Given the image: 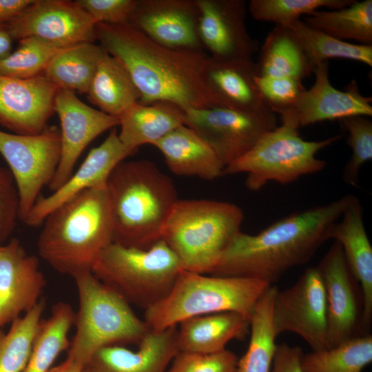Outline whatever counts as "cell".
I'll return each mask as SVG.
<instances>
[{
    "label": "cell",
    "instance_id": "cell-29",
    "mask_svg": "<svg viewBox=\"0 0 372 372\" xmlns=\"http://www.w3.org/2000/svg\"><path fill=\"white\" fill-rule=\"evenodd\" d=\"M87 94L99 110L118 118L141 98L127 71L107 52L99 63Z\"/></svg>",
    "mask_w": 372,
    "mask_h": 372
},
{
    "label": "cell",
    "instance_id": "cell-25",
    "mask_svg": "<svg viewBox=\"0 0 372 372\" xmlns=\"http://www.w3.org/2000/svg\"><path fill=\"white\" fill-rule=\"evenodd\" d=\"M256 75L253 61H219L209 56L206 79L220 106L250 112L269 110L255 83Z\"/></svg>",
    "mask_w": 372,
    "mask_h": 372
},
{
    "label": "cell",
    "instance_id": "cell-17",
    "mask_svg": "<svg viewBox=\"0 0 372 372\" xmlns=\"http://www.w3.org/2000/svg\"><path fill=\"white\" fill-rule=\"evenodd\" d=\"M198 31L203 49L219 61H253L258 50L246 28V3L242 0H196Z\"/></svg>",
    "mask_w": 372,
    "mask_h": 372
},
{
    "label": "cell",
    "instance_id": "cell-3",
    "mask_svg": "<svg viewBox=\"0 0 372 372\" xmlns=\"http://www.w3.org/2000/svg\"><path fill=\"white\" fill-rule=\"evenodd\" d=\"M114 242L146 249L161 240L164 226L178 201L172 178L147 160L123 161L107 185Z\"/></svg>",
    "mask_w": 372,
    "mask_h": 372
},
{
    "label": "cell",
    "instance_id": "cell-31",
    "mask_svg": "<svg viewBox=\"0 0 372 372\" xmlns=\"http://www.w3.org/2000/svg\"><path fill=\"white\" fill-rule=\"evenodd\" d=\"M278 288L271 285L258 300L250 320L248 348L238 359L236 372H271L277 344L272 308Z\"/></svg>",
    "mask_w": 372,
    "mask_h": 372
},
{
    "label": "cell",
    "instance_id": "cell-7",
    "mask_svg": "<svg viewBox=\"0 0 372 372\" xmlns=\"http://www.w3.org/2000/svg\"><path fill=\"white\" fill-rule=\"evenodd\" d=\"M73 278L79 308L74 320L76 331L67 358L84 369L90 358L101 349L138 344L149 331L130 304L100 281L90 270L80 272Z\"/></svg>",
    "mask_w": 372,
    "mask_h": 372
},
{
    "label": "cell",
    "instance_id": "cell-12",
    "mask_svg": "<svg viewBox=\"0 0 372 372\" xmlns=\"http://www.w3.org/2000/svg\"><path fill=\"white\" fill-rule=\"evenodd\" d=\"M272 321L277 336L293 333L312 351L328 349L326 293L317 267L307 268L293 285L278 289Z\"/></svg>",
    "mask_w": 372,
    "mask_h": 372
},
{
    "label": "cell",
    "instance_id": "cell-32",
    "mask_svg": "<svg viewBox=\"0 0 372 372\" xmlns=\"http://www.w3.org/2000/svg\"><path fill=\"white\" fill-rule=\"evenodd\" d=\"M74 316L70 304L59 302L54 305L50 316L40 323L23 372H48L59 355L70 347L68 335Z\"/></svg>",
    "mask_w": 372,
    "mask_h": 372
},
{
    "label": "cell",
    "instance_id": "cell-46",
    "mask_svg": "<svg viewBox=\"0 0 372 372\" xmlns=\"http://www.w3.org/2000/svg\"><path fill=\"white\" fill-rule=\"evenodd\" d=\"M13 41L6 24H0V61L12 52Z\"/></svg>",
    "mask_w": 372,
    "mask_h": 372
},
{
    "label": "cell",
    "instance_id": "cell-4",
    "mask_svg": "<svg viewBox=\"0 0 372 372\" xmlns=\"http://www.w3.org/2000/svg\"><path fill=\"white\" fill-rule=\"evenodd\" d=\"M41 225L37 249L44 261L72 278L91 271L100 253L114 242L106 187L81 192L51 211Z\"/></svg>",
    "mask_w": 372,
    "mask_h": 372
},
{
    "label": "cell",
    "instance_id": "cell-8",
    "mask_svg": "<svg viewBox=\"0 0 372 372\" xmlns=\"http://www.w3.org/2000/svg\"><path fill=\"white\" fill-rule=\"evenodd\" d=\"M183 270L178 258L163 240L146 249L112 242L91 268L100 281L130 304L144 310L167 296Z\"/></svg>",
    "mask_w": 372,
    "mask_h": 372
},
{
    "label": "cell",
    "instance_id": "cell-1",
    "mask_svg": "<svg viewBox=\"0 0 372 372\" xmlns=\"http://www.w3.org/2000/svg\"><path fill=\"white\" fill-rule=\"evenodd\" d=\"M96 41L125 68L139 103L167 101L183 110L220 106L206 79L209 56L150 40L130 24L96 23Z\"/></svg>",
    "mask_w": 372,
    "mask_h": 372
},
{
    "label": "cell",
    "instance_id": "cell-16",
    "mask_svg": "<svg viewBox=\"0 0 372 372\" xmlns=\"http://www.w3.org/2000/svg\"><path fill=\"white\" fill-rule=\"evenodd\" d=\"M54 112L60 121L61 158L56 173L48 185L54 192L74 172L84 149L96 137L119 125L118 117L91 107L74 92L59 89L54 101Z\"/></svg>",
    "mask_w": 372,
    "mask_h": 372
},
{
    "label": "cell",
    "instance_id": "cell-36",
    "mask_svg": "<svg viewBox=\"0 0 372 372\" xmlns=\"http://www.w3.org/2000/svg\"><path fill=\"white\" fill-rule=\"evenodd\" d=\"M45 307L42 298L31 310L0 329V372H23L30 358Z\"/></svg>",
    "mask_w": 372,
    "mask_h": 372
},
{
    "label": "cell",
    "instance_id": "cell-35",
    "mask_svg": "<svg viewBox=\"0 0 372 372\" xmlns=\"http://www.w3.org/2000/svg\"><path fill=\"white\" fill-rule=\"evenodd\" d=\"M372 362V335L347 340L335 347L302 354L303 372H362Z\"/></svg>",
    "mask_w": 372,
    "mask_h": 372
},
{
    "label": "cell",
    "instance_id": "cell-43",
    "mask_svg": "<svg viewBox=\"0 0 372 372\" xmlns=\"http://www.w3.org/2000/svg\"><path fill=\"white\" fill-rule=\"evenodd\" d=\"M78 4L96 23H127L137 0H77Z\"/></svg>",
    "mask_w": 372,
    "mask_h": 372
},
{
    "label": "cell",
    "instance_id": "cell-47",
    "mask_svg": "<svg viewBox=\"0 0 372 372\" xmlns=\"http://www.w3.org/2000/svg\"><path fill=\"white\" fill-rule=\"evenodd\" d=\"M48 372H83V367L66 358L61 364L52 366Z\"/></svg>",
    "mask_w": 372,
    "mask_h": 372
},
{
    "label": "cell",
    "instance_id": "cell-22",
    "mask_svg": "<svg viewBox=\"0 0 372 372\" xmlns=\"http://www.w3.org/2000/svg\"><path fill=\"white\" fill-rule=\"evenodd\" d=\"M134 351L113 345L97 351L83 372H166L179 351L177 326L162 331H149Z\"/></svg>",
    "mask_w": 372,
    "mask_h": 372
},
{
    "label": "cell",
    "instance_id": "cell-19",
    "mask_svg": "<svg viewBox=\"0 0 372 372\" xmlns=\"http://www.w3.org/2000/svg\"><path fill=\"white\" fill-rule=\"evenodd\" d=\"M45 285L38 258L18 239L0 243V329L34 308Z\"/></svg>",
    "mask_w": 372,
    "mask_h": 372
},
{
    "label": "cell",
    "instance_id": "cell-45",
    "mask_svg": "<svg viewBox=\"0 0 372 372\" xmlns=\"http://www.w3.org/2000/svg\"><path fill=\"white\" fill-rule=\"evenodd\" d=\"M33 0H0V24H6L18 16Z\"/></svg>",
    "mask_w": 372,
    "mask_h": 372
},
{
    "label": "cell",
    "instance_id": "cell-15",
    "mask_svg": "<svg viewBox=\"0 0 372 372\" xmlns=\"http://www.w3.org/2000/svg\"><path fill=\"white\" fill-rule=\"evenodd\" d=\"M313 73V85L280 114L282 123L299 129L324 121L372 116V98L362 94L355 80H351L344 90L335 88L329 78L328 61L317 64Z\"/></svg>",
    "mask_w": 372,
    "mask_h": 372
},
{
    "label": "cell",
    "instance_id": "cell-39",
    "mask_svg": "<svg viewBox=\"0 0 372 372\" xmlns=\"http://www.w3.org/2000/svg\"><path fill=\"white\" fill-rule=\"evenodd\" d=\"M348 132L347 143L351 156L343 172V180L357 187L360 171L362 165L372 159V121L367 116H354L339 120Z\"/></svg>",
    "mask_w": 372,
    "mask_h": 372
},
{
    "label": "cell",
    "instance_id": "cell-5",
    "mask_svg": "<svg viewBox=\"0 0 372 372\" xmlns=\"http://www.w3.org/2000/svg\"><path fill=\"white\" fill-rule=\"evenodd\" d=\"M244 214L236 205L206 199L178 200L163 240L185 271L210 274L241 232Z\"/></svg>",
    "mask_w": 372,
    "mask_h": 372
},
{
    "label": "cell",
    "instance_id": "cell-10",
    "mask_svg": "<svg viewBox=\"0 0 372 372\" xmlns=\"http://www.w3.org/2000/svg\"><path fill=\"white\" fill-rule=\"evenodd\" d=\"M61 133L55 125L22 135L0 130V154L6 161L19 196V220L24 221L53 178L61 158Z\"/></svg>",
    "mask_w": 372,
    "mask_h": 372
},
{
    "label": "cell",
    "instance_id": "cell-2",
    "mask_svg": "<svg viewBox=\"0 0 372 372\" xmlns=\"http://www.w3.org/2000/svg\"><path fill=\"white\" fill-rule=\"evenodd\" d=\"M353 195L291 214L256 234L240 232L210 275L256 278L270 285L304 265L329 240Z\"/></svg>",
    "mask_w": 372,
    "mask_h": 372
},
{
    "label": "cell",
    "instance_id": "cell-44",
    "mask_svg": "<svg viewBox=\"0 0 372 372\" xmlns=\"http://www.w3.org/2000/svg\"><path fill=\"white\" fill-rule=\"evenodd\" d=\"M303 352L298 346L277 344L271 372H303L300 360Z\"/></svg>",
    "mask_w": 372,
    "mask_h": 372
},
{
    "label": "cell",
    "instance_id": "cell-33",
    "mask_svg": "<svg viewBox=\"0 0 372 372\" xmlns=\"http://www.w3.org/2000/svg\"><path fill=\"white\" fill-rule=\"evenodd\" d=\"M303 21L338 39L372 45V0H355L338 10H318L304 16Z\"/></svg>",
    "mask_w": 372,
    "mask_h": 372
},
{
    "label": "cell",
    "instance_id": "cell-18",
    "mask_svg": "<svg viewBox=\"0 0 372 372\" xmlns=\"http://www.w3.org/2000/svg\"><path fill=\"white\" fill-rule=\"evenodd\" d=\"M59 90L43 74L30 79L0 74V125L17 134L41 132L55 113Z\"/></svg>",
    "mask_w": 372,
    "mask_h": 372
},
{
    "label": "cell",
    "instance_id": "cell-6",
    "mask_svg": "<svg viewBox=\"0 0 372 372\" xmlns=\"http://www.w3.org/2000/svg\"><path fill=\"white\" fill-rule=\"evenodd\" d=\"M271 285L256 278L183 270L167 296L145 310L144 320L150 331L222 312L238 313L250 321L258 300Z\"/></svg>",
    "mask_w": 372,
    "mask_h": 372
},
{
    "label": "cell",
    "instance_id": "cell-9",
    "mask_svg": "<svg viewBox=\"0 0 372 372\" xmlns=\"http://www.w3.org/2000/svg\"><path fill=\"white\" fill-rule=\"evenodd\" d=\"M341 138L336 135L320 141H307L299 129L282 123L268 132L242 156L226 166L223 174H245V187L261 189L268 183H293L303 176L321 172L327 166L318 152Z\"/></svg>",
    "mask_w": 372,
    "mask_h": 372
},
{
    "label": "cell",
    "instance_id": "cell-41",
    "mask_svg": "<svg viewBox=\"0 0 372 372\" xmlns=\"http://www.w3.org/2000/svg\"><path fill=\"white\" fill-rule=\"evenodd\" d=\"M238 361L227 349L212 353L178 351L166 372H236Z\"/></svg>",
    "mask_w": 372,
    "mask_h": 372
},
{
    "label": "cell",
    "instance_id": "cell-37",
    "mask_svg": "<svg viewBox=\"0 0 372 372\" xmlns=\"http://www.w3.org/2000/svg\"><path fill=\"white\" fill-rule=\"evenodd\" d=\"M18 41L17 48L0 61L1 75L18 79L41 75L56 54L70 48L61 47L32 37Z\"/></svg>",
    "mask_w": 372,
    "mask_h": 372
},
{
    "label": "cell",
    "instance_id": "cell-28",
    "mask_svg": "<svg viewBox=\"0 0 372 372\" xmlns=\"http://www.w3.org/2000/svg\"><path fill=\"white\" fill-rule=\"evenodd\" d=\"M256 63L257 76L300 80L313 74L314 66L291 31L276 25L269 32Z\"/></svg>",
    "mask_w": 372,
    "mask_h": 372
},
{
    "label": "cell",
    "instance_id": "cell-27",
    "mask_svg": "<svg viewBox=\"0 0 372 372\" xmlns=\"http://www.w3.org/2000/svg\"><path fill=\"white\" fill-rule=\"evenodd\" d=\"M118 136L123 144L134 153L143 145H153L169 132L184 124V110L174 103L156 101L137 102L118 117Z\"/></svg>",
    "mask_w": 372,
    "mask_h": 372
},
{
    "label": "cell",
    "instance_id": "cell-24",
    "mask_svg": "<svg viewBox=\"0 0 372 372\" xmlns=\"http://www.w3.org/2000/svg\"><path fill=\"white\" fill-rule=\"evenodd\" d=\"M153 146L161 152L170 171L176 175L212 180L223 174L225 166L213 149L184 124Z\"/></svg>",
    "mask_w": 372,
    "mask_h": 372
},
{
    "label": "cell",
    "instance_id": "cell-30",
    "mask_svg": "<svg viewBox=\"0 0 372 372\" xmlns=\"http://www.w3.org/2000/svg\"><path fill=\"white\" fill-rule=\"evenodd\" d=\"M105 50L94 43L70 47L56 54L43 72L59 89L86 93Z\"/></svg>",
    "mask_w": 372,
    "mask_h": 372
},
{
    "label": "cell",
    "instance_id": "cell-23",
    "mask_svg": "<svg viewBox=\"0 0 372 372\" xmlns=\"http://www.w3.org/2000/svg\"><path fill=\"white\" fill-rule=\"evenodd\" d=\"M329 239L340 244L359 283L363 298L361 334H369L372 321V247L364 227L362 205L355 196L332 226Z\"/></svg>",
    "mask_w": 372,
    "mask_h": 372
},
{
    "label": "cell",
    "instance_id": "cell-38",
    "mask_svg": "<svg viewBox=\"0 0 372 372\" xmlns=\"http://www.w3.org/2000/svg\"><path fill=\"white\" fill-rule=\"evenodd\" d=\"M355 0H251L249 10L260 21L285 25L300 19L320 8L338 10L350 6Z\"/></svg>",
    "mask_w": 372,
    "mask_h": 372
},
{
    "label": "cell",
    "instance_id": "cell-42",
    "mask_svg": "<svg viewBox=\"0 0 372 372\" xmlns=\"http://www.w3.org/2000/svg\"><path fill=\"white\" fill-rule=\"evenodd\" d=\"M19 220V196L8 169L0 165V243L6 242Z\"/></svg>",
    "mask_w": 372,
    "mask_h": 372
},
{
    "label": "cell",
    "instance_id": "cell-26",
    "mask_svg": "<svg viewBox=\"0 0 372 372\" xmlns=\"http://www.w3.org/2000/svg\"><path fill=\"white\" fill-rule=\"evenodd\" d=\"M250 321L235 312H222L188 318L177 325L179 351L212 353L223 351L234 339L249 331Z\"/></svg>",
    "mask_w": 372,
    "mask_h": 372
},
{
    "label": "cell",
    "instance_id": "cell-34",
    "mask_svg": "<svg viewBox=\"0 0 372 372\" xmlns=\"http://www.w3.org/2000/svg\"><path fill=\"white\" fill-rule=\"evenodd\" d=\"M285 25L291 30L314 67L330 59H350L372 66V45L338 39L301 19Z\"/></svg>",
    "mask_w": 372,
    "mask_h": 372
},
{
    "label": "cell",
    "instance_id": "cell-13",
    "mask_svg": "<svg viewBox=\"0 0 372 372\" xmlns=\"http://www.w3.org/2000/svg\"><path fill=\"white\" fill-rule=\"evenodd\" d=\"M316 267L326 293L328 348L362 335V291L338 242Z\"/></svg>",
    "mask_w": 372,
    "mask_h": 372
},
{
    "label": "cell",
    "instance_id": "cell-11",
    "mask_svg": "<svg viewBox=\"0 0 372 372\" xmlns=\"http://www.w3.org/2000/svg\"><path fill=\"white\" fill-rule=\"evenodd\" d=\"M184 113V125L213 149L225 167L278 126L276 114L270 110L250 112L213 106Z\"/></svg>",
    "mask_w": 372,
    "mask_h": 372
},
{
    "label": "cell",
    "instance_id": "cell-20",
    "mask_svg": "<svg viewBox=\"0 0 372 372\" xmlns=\"http://www.w3.org/2000/svg\"><path fill=\"white\" fill-rule=\"evenodd\" d=\"M198 17L196 0H137L128 23L161 45L203 52Z\"/></svg>",
    "mask_w": 372,
    "mask_h": 372
},
{
    "label": "cell",
    "instance_id": "cell-21",
    "mask_svg": "<svg viewBox=\"0 0 372 372\" xmlns=\"http://www.w3.org/2000/svg\"><path fill=\"white\" fill-rule=\"evenodd\" d=\"M132 154L113 128L101 144L90 151L79 169L60 187L48 196L39 198L23 223L38 227L51 211L81 192L106 187L113 169Z\"/></svg>",
    "mask_w": 372,
    "mask_h": 372
},
{
    "label": "cell",
    "instance_id": "cell-40",
    "mask_svg": "<svg viewBox=\"0 0 372 372\" xmlns=\"http://www.w3.org/2000/svg\"><path fill=\"white\" fill-rule=\"evenodd\" d=\"M254 81L266 106L279 115L289 109L306 90L302 81L294 78L256 75Z\"/></svg>",
    "mask_w": 372,
    "mask_h": 372
},
{
    "label": "cell",
    "instance_id": "cell-14",
    "mask_svg": "<svg viewBox=\"0 0 372 372\" xmlns=\"http://www.w3.org/2000/svg\"><path fill=\"white\" fill-rule=\"evenodd\" d=\"M95 24L76 1L33 0L6 26L14 41L37 37L67 48L94 43Z\"/></svg>",
    "mask_w": 372,
    "mask_h": 372
}]
</instances>
